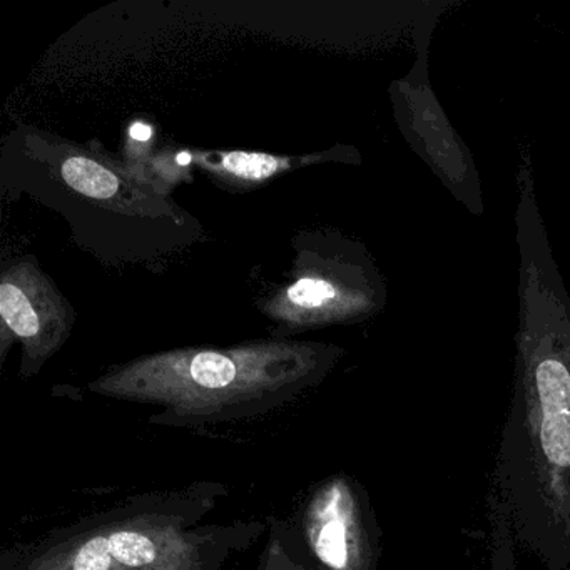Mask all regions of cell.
I'll return each instance as SVG.
<instances>
[{
    "instance_id": "6da1fadb",
    "label": "cell",
    "mask_w": 570,
    "mask_h": 570,
    "mask_svg": "<svg viewBox=\"0 0 570 570\" xmlns=\"http://www.w3.org/2000/svg\"><path fill=\"white\" fill-rule=\"evenodd\" d=\"M272 350H248V352H198L176 353L158 360H149L139 366L138 373L149 379L171 380L173 385L193 386L198 390H226L268 368Z\"/></svg>"
},
{
    "instance_id": "7a4b0ae2",
    "label": "cell",
    "mask_w": 570,
    "mask_h": 570,
    "mask_svg": "<svg viewBox=\"0 0 570 570\" xmlns=\"http://www.w3.org/2000/svg\"><path fill=\"white\" fill-rule=\"evenodd\" d=\"M158 557L155 542L139 532H115L88 540L76 552L71 570H111L115 563L145 567Z\"/></svg>"
},
{
    "instance_id": "3957f363",
    "label": "cell",
    "mask_w": 570,
    "mask_h": 570,
    "mask_svg": "<svg viewBox=\"0 0 570 570\" xmlns=\"http://www.w3.org/2000/svg\"><path fill=\"white\" fill-rule=\"evenodd\" d=\"M0 313L6 325L24 340L36 338L41 333V315L28 289L6 276L0 286Z\"/></svg>"
},
{
    "instance_id": "277c9868",
    "label": "cell",
    "mask_w": 570,
    "mask_h": 570,
    "mask_svg": "<svg viewBox=\"0 0 570 570\" xmlns=\"http://www.w3.org/2000/svg\"><path fill=\"white\" fill-rule=\"evenodd\" d=\"M62 178L76 191L92 199H111L119 191V179L92 159L72 156L62 165Z\"/></svg>"
},
{
    "instance_id": "5b68a950",
    "label": "cell",
    "mask_w": 570,
    "mask_h": 570,
    "mask_svg": "<svg viewBox=\"0 0 570 570\" xmlns=\"http://www.w3.org/2000/svg\"><path fill=\"white\" fill-rule=\"evenodd\" d=\"M318 556L333 569H343L346 566V523L336 510L335 503L328 507L318 540H316Z\"/></svg>"
},
{
    "instance_id": "8992f818",
    "label": "cell",
    "mask_w": 570,
    "mask_h": 570,
    "mask_svg": "<svg viewBox=\"0 0 570 570\" xmlns=\"http://www.w3.org/2000/svg\"><path fill=\"white\" fill-rule=\"evenodd\" d=\"M285 166V159L248 153H229L222 159V168L229 175L243 179H263L275 175Z\"/></svg>"
},
{
    "instance_id": "52a82bcc",
    "label": "cell",
    "mask_w": 570,
    "mask_h": 570,
    "mask_svg": "<svg viewBox=\"0 0 570 570\" xmlns=\"http://www.w3.org/2000/svg\"><path fill=\"white\" fill-rule=\"evenodd\" d=\"M289 302L303 308H320L338 296V289L322 278H303L286 293Z\"/></svg>"
},
{
    "instance_id": "ba28073f",
    "label": "cell",
    "mask_w": 570,
    "mask_h": 570,
    "mask_svg": "<svg viewBox=\"0 0 570 570\" xmlns=\"http://www.w3.org/2000/svg\"><path fill=\"white\" fill-rule=\"evenodd\" d=\"M151 128L145 122H136L131 128V136L136 141H148L151 138Z\"/></svg>"
},
{
    "instance_id": "9c48e42d",
    "label": "cell",
    "mask_w": 570,
    "mask_h": 570,
    "mask_svg": "<svg viewBox=\"0 0 570 570\" xmlns=\"http://www.w3.org/2000/svg\"><path fill=\"white\" fill-rule=\"evenodd\" d=\"M178 163L181 166L189 165V163H191V156H189L188 153H181V155L178 156Z\"/></svg>"
}]
</instances>
